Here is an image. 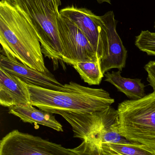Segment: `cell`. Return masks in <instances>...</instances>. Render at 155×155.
<instances>
[{"label": "cell", "instance_id": "4fadbf2b", "mask_svg": "<svg viewBox=\"0 0 155 155\" xmlns=\"http://www.w3.org/2000/svg\"><path fill=\"white\" fill-rule=\"evenodd\" d=\"M122 71L107 72L104 74L105 81L113 85L119 92L124 94L133 100L140 99L146 95L145 86L140 78H126L121 75Z\"/></svg>", "mask_w": 155, "mask_h": 155}, {"label": "cell", "instance_id": "8fae6325", "mask_svg": "<svg viewBox=\"0 0 155 155\" xmlns=\"http://www.w3.org/2000/svg\"><path fill=\"white\" fill-rule=\"evenodd\" d=\"M31 104L30 93L25 83L0 68V104L9 108Z\"/></svg>", "mask_w": 155, "mask_h": 155}, {"label": "cell", "instance_id": "2e32d148", "mask_svg": "<svg viewBox=\"0 0 155 155\" xmlns=\"http://www.w3.org/2000/svg\"><path fill=\"white\" fill-rule=\"evenodd\" d=\"M81 78L90 85H99L104 75L101 67V61L96 60L76 63L72 65Z\"/></svg>", "mask_w": 155, "mask_h": 155}, {"label": "cell", "instance_id": "6da1fadb", "mask_svg": "<svg viewBox=\"0 0 155 155\" xmlns=\"http://www.w3.org/2000/svg\"><path fill=\"white\" fill-rule=\"evenodd\" d=\"M0 43L3 55L42 72H49L37 34L25 15L5 0L0 2Z\"/></svg>", "mask_w": 155, "mask_h": 155}, {"label": "cell", "instance_id": "44dd1931", "mask_svg": "<svg viewBox=\"0 0 155 155\" xmlns=\"http://www.w3.org/2000/svg\"><path fill=\"white\" fill-rule=\"evenodd\" d=\"M99 4H102L104 2H106L109 4H111V0H96Z\"/></svg>", "mask_w": 155, "mask_h": 155}, {"label": "cell", "instance_id": "9c48e42d", "mask_svg": "<svg viewBox=\"0 0 155 155\" xmlns=\"http://www.w3.org/2000/svg\"><path fill=\"white\" fill-rule=\"evenodd\" d=\"M0 68L19 78L28 84L54 90H60L63 85L50 72L39 71L2 54L0 56Z\"/></svg>", "mask_w": 155, "mask_h": 155}, {"label": "cell", "instance_id": "9a60e30c", "mask_svg": "<svg viewBox=\"0 0 155 155\" xmlns=\"http://www.w3.org/2000/svg\"><path fill=\"white\" fill-rule=\"evenodd\" d=\"M99 148L105 155H155V149L138 143H105Z\"/></svg>", "mask_w": 155, "mask_h": 155}, {"label": "cell", "instance_id": "7402d4cb", "mask_svg": "<svg viewBox=\"0 0 155 155\" xmlns=\"http://www.w3.org/2000/svg\"><path fill=\"white\" fill-rule=\"evenodd\" d=\"M155 28V26H154Z\"/></svg>", "mask_w": 155, "mask_h": 155}, {"label": "cell", "instance_id": "ac0fdd59", "mask_svg": "<svg viewBox=\"0 0 155 155\" xmlns=\"http://www.w3.org/2000/svg\"><path fill=\"white\" fill-rule=\"evenodd\" d=\"M74 149L82 155H105L99 147L85 141Z\"/></svg>", "mask_w": 155, "mask_h": 155}, {"label": "cell", "instance_id": "7a4b0ae2", "mask_svg": "<svg viewBox=\"0 0 155 155\" xmlns=\"http://www.w3.org/2000/svg\"><path fill=\"white\" fill-rule=\"evenodd\" d=\"M32 106L48 113L58 112L85 114L105 110L115 100L103 88L84 86L74 82L54 90L25 84Z\"/></svg>", "mask_w": 155, "mask_h": 155}, {"label": "cell", "instance_id": "5bb4252c", "mask_svg": "<svg viewBox=\"0 0 155 155\" xmlns=\"http://www.w3.org/2000/svg\"><path fill=\"white\" fill-rule=\"evenodd\" d=\"M83 141H87L98 147L102 144L105 143L117 144L136 143L129 141L121 135L118 113L110 118L100 131Z\"/></svg>", "mask_w": 155, "mask_h": 155}, {"label": "cell", "instance_id": "ba28073f", "mask_svg": "<svg viewBox=\"0 0 155 155\" xmlns=\"http://www.w3.org/2000/svg\"><path fill=\"white\" fill-rule=\"evenodd\" d=\"M117 113L112 107L102 110L85 114L58 112L72 127L74 137L82 140L87 139L100 131L106 122Z\"/></svg>", "mask_w": 155, "mask_h": 155}, {"label": "cell", "instance_id": "52a82bcc", "mask_svg": "<svg viewBox=\"0 0 155 155\" xmlns=\"http://www.w3.org/2000/svg\"><path fill=\"white\" fill-rule=\"evenodd\" d=\"M57 25L62 50V61L73 65L80 61L100 60L93 46L73 23L59 14Z\"/></svg>", "mask_w": 155, "mask_h": 155}, {"label": "cell", "instance_id": "e0dca14e", "mask_svg": "<svg viewBox=\"0 0 155 155\" xmlns=\"http://www.w3.org/2000/svg\"><path fill=\"white\" fill-rule=\"evenodd\" d=\"M135 45L140 51L155 56V32L143 31L136 38Z\"/></svg>", "mask_w": 155, "mask_h": 155}, {"label": "cell", "instance_id": "ffe728a7", "mask_svg": "<svg viewBox=\"0 0 155 155\" xmlns=\"http://www.w3.org/2000/svg\"><path fill=\"white\" fill-rule=\"evenodd\" d=\"M57 12L59 13V7L61 5V0H46Z\"/></svg>", "mask_w": 155, "mask_h": 155}, {"label": "cell", "instance_id": "3957f363", "mask_svg": "<svg viewBox=\"0 0 155 155\" xmlns=\"http://www.w3.org/2000/svg\"><path fill=\"white\" fill-rule=\"evenodd\" d=\"M121 135L129 141L155 149V91L118 104Z\"/></svg>", "mask_w": 155, "mask_h": 155}, {"label": "cell", "instance_id": "8992f818", "mask_svg": "<svg viewBox=\"0 0 155 155\" xmlns=\"http://www.w3.org/2000/svg\"><path fill=\"white\" fill-rule=\"evenodd\" d=\"M59 14L73 23L84 34L101 61L108 57L107 31L101 16L96 15L86 8H78L73 5L60 10Z\"/></svg>", "mask_w": 155, "mask_h": 155}, {"label": "cell", "instance_id": "30bf717a", "mask_svg": "<svg viewBox=\"0 0 155 155\" xmlns=\"http://www.w3.org/2000/svg\"><path fill=\"white\" fill-rule=\"evenodd\" d=\"M106 26L108 37L109 55L101 61L102 72L104 75L111 69L116 68L122 71L126 66L127 51L116 31L118 21L115 19L113 11H109L101 16Z\"/></svg>", "mask_w": 155, "mask_h": 155}, {"label": "cell", "instance_id": "7c38bea8", "mask_svg": "<svg viewBox=\"0 0 155 155\" xmlns=\"http://www.w3.org/2000/svg\"><path fill=\"white\" fill-rule=\"evenodd\" d=\"M8 113L19 117L24 123L42 125L57 132H63L62 125L53 114L37 109L32 104L13 106L8 108Z\"/></svg>", "mask_w": 155, "mask_h": 155}, {"label": "cell", "instance_id": "5b68a950", "mask_svg": "<svg viewBox=\"0 0 155 155\" xmlns=\"http://www.w3.org/2000/svg\"><path fill=\"white\" fill-rule=\"evenodd\" d=\"M0 155H82L74 148L47 141L40 137L14 130L3 137Z\"/></svg>", "mask_w": 155, "mask_h": 155}, {"label": "cell", "instance_id": "d6986e66", "mask_svg": "<svg viewBox=\"0 0 155 155\" xmlns=\"http://www.w3.org/2000/svg\"><path fill=\"white\" fill-rule=\"evenodd\" d=\"M145 70L147 74V80L149 85L155 91V61H151L144 67Z\"/></svg>", "mask_w": 155, "mask_h": 155}, {"label": "cell", "instance_id": "277c9868", "mask_svg": "<svg viewBox=\"0 0 155 155\" xmlns=\"http://www.w3.org/2000/svg\"><path fill=\"white\" fill-rule=\"evenodd\" d=\"M18 9L34 28L45 57L62 61V47L57 25L59 13L46 0H5Z\"/></svg>", "mask_w": 155, "mask_h": 155}]
</instances>
